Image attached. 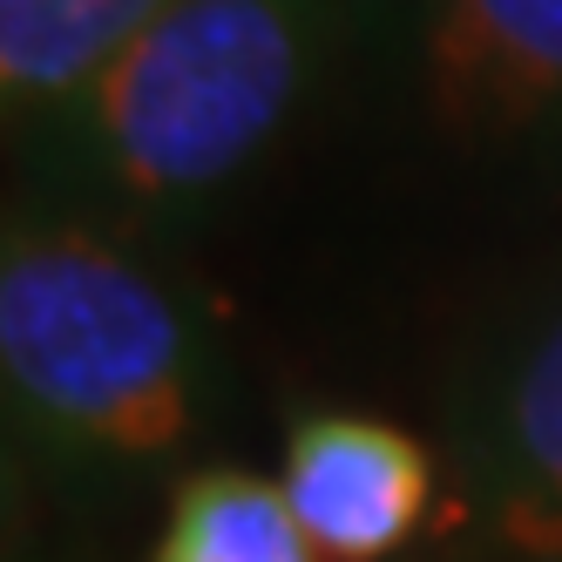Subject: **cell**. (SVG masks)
Here are the masks:
<instances>
[{
    "label": "cell",
    "instance_id": "obj_5",
    "mask_svg": "<svg viewBox=\"0 0 562 562\" xmlns=\"http://www.w3.org/2000/svg\"><path fill=\"white\" fill-rule=\"evenodd\" d=\"M278 488L326 562H386L434 508V454L373 414H305Z\"/></svg>",
    "mask_w": 562,
    "mask_h": 562
},
{
    "label": "cell",
    "instance_id": "obj_3",
    "mask_svg": "<svg viewBox=\"0 0 562 562\" xmlns=\"http://www.w3.org/2000/svg\"><path fill=\"white\" fill-rule=\"evenodd\" d=\"M454 515L508 562H562V271L474 346L448 407Z\"/></svg>",
    "mask_w": 562,
    "mask_h": 562
},
{
    "label": "cell",
    "instance_id": "obj_6",
    "mask_svg": "<svg viewBox=\"0 0 562 562\" xmlns=\"http://www.w3.org/2000/svg\"><path fill=\"white\" fill-rule=\"evenodd\" d=\"M177 0H0V95L27 130Z\"/></svg>",
    "mask_w": 562,
    "mask_h": 562
},
{
    "label": "cell",
    "instance_id": "obj_7",
    "mask_svg": "<svg viewBox=\"0 0 562 562\" xmlns=\"http://www.w3.org/2000/svg\"><path fill=\"white\" fill-rule=\"evenodd\" d=\"M149 562H326L299 529L285 488L245 468H196L177 481Z\"/></svg>",
    "mask_w": 562,
    "mask_h": 562
},
{
    "label": "cell",
    "instance_id": "obj_2",
    "mask_svg": "<svg viewBox=\"0 0 562 562\" xmlns=\"http://www.w3.org/2000/svg\"><path fill=\"white\" fill-rule=\"evenodd\" d=\"M8 434L61 488H123L177 461L217 407V339L115 231L27 211L0 251Z\"/></svg>",
    "mask_w": 562,
    "mask_h": 562
},
{
    "label": "cell",
    "instance_id": "obj_1",
    "mask_svg": "<svg viewBox=\"0 0 562 562\" xmlns=\"http://www.w3.org/2000/svg\"><path fill=\"white\" fill-rule=\"evenodd\" d=\"M339 21L346 0H177L21 130L34 211L95 231L196 217L285 136Z\"/></svg>",
    "mask_w": 562,
    "mask_h": 562
},
{
    "label": "cell",
    "instance_id": "obj_4",
    "mask_svg": "<svg viewBox=\"0 0 562 562\" xmlns=\"http://www.w3.org/2000/svg\"><path fill=\"white\" fill-rule=\"evenodd\" d=\"M373 27L440 136L562 156V0H373Z\"/></svg>",
    "mask_w": 562,
    "mask_h": 562
}]
</instances>
